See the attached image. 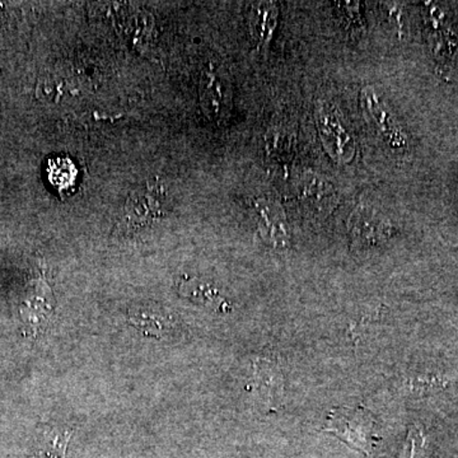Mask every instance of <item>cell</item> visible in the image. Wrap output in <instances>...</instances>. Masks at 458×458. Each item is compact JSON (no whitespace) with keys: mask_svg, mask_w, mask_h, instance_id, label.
Masks as SVG:
<instances>
[{"mask_svg":"<svg viewBox=\"0 0 458 458\" xmlns=\"http://www.w3.org/2000/svg\"><path fill=\"white\" fill-rule=\"evenodd\" d=\"M325 432L333 434L352 450L372 458L377 441L376 421L363 408H337L328 414Z\"/></svg>","mask_w":458,"mask_h":458,"instance_id":"6da1fadb","label":"cell"},{"mask_svg":"<svg viewBox=\"0 0 458 458\" xmlns=\"http://www.w3.org/2000/svg\"><path fill=\"white\" fill-rule=\"evenodd\" d=\"M165 195L161 185H148L137 190L128 199L123 210L120 227L123 232L132 233L156 219L162 218L165 213Z\"/></svg>","mask_w":458,"mask_h":458,"instance_id":"7a4b0ae2","label":"cell"},{"mask_svg":"<svg viewBox=\"0 0 458 458\" xmlns=\"http://www.w3.org/2000/svg\"><path fill=\"white\" fill-rule=\"evenodd\" d=\"M318 131L328 155L340 164H348L355 155L354 140L344 128L339 114L330 105L324 104L318 113Z\"/></svg>","mask_w":458,"mask_h":458,"instance_id":"3957f363","label":"cell"},{"mask_svg":"<svg viewBox=\"0 0 458 458\" xmlns=\"http://www.w3.org/2000/svg\"><path fill=\"white\" fill-rule=\"evenodd\" d=\"M200 101L212 122H222L231 111L232 93L227 77L214 65L207 66L200 78Z\"/></svg>","mask_w":458,"mask_h":458,"instance_id":"277c9868","label":"cell"},{"mask_svg":"<svg viewBox=\"0 0 458 458\" xmlns=\"http://www.w3.org/2000/svg\"><path fill=\"white\" fill-rule=\"evenodd\" d=\"M352 245L357 249H370L385 243L391 236L390 223L378 213L367 208H358L349 219Z\"/></svg>","mask_w":458,"mask_h":458,"instance_id":"5b68a950","label":"cell"},{"mask_svg":"<svg viewBox=\"0 0 458 458\" xmlns=\"http://www.w3.org/2000/svg\"><path fill=\"white\" fill-rule=\"evenodd\" d=\"M361 105L364 113L369 116L372 125H375L377 132L381 135L393 149L403 150L408 147L406 135L401 131L399 123L394 122L388 113L384 102L376 95L375 89H364L361 90Z\"/></svg>","mask_w":458,"mask_h":458,"instance_id":"8992f818","label":"cell"},{"mask_svg":"<svg viewBox=\"0 0 458 458\" xmlns=\"http://www.w3.org/2000/svg\"><path fill=\"white\" fill-rule=\"evenodd\" d=\"M297 189L298 200L312 210L325 213L327 210H333L337 203L335 188L328 181L315 174L303 177Z\"/></svg>","mask_w":458,"mask_h":458,"instance_id":"52a82bcc","label":"cell"},{"mask_svg":"<svg viewBox=\"0 0 458 458\" xmlns=\"http://www.w3.org/2000/svg\"><path fill=\"white\" fill-rule=\"evenodd\" d=\"M259 214V227L262 237L276 247H285L288 243V229L282 208L269 200L256 203Z\"/></svg>","mask_w":458,"mask_h":458,"instance_id":"ba28073f","label":"cell"},{"mask_svg":"<svg viewBox=\"0 0 458 458\" xmlns=\"http://www.w3.org/2000/svg\"><path fill=\"white\" fill-rule=\"evenodd\" d=\"M429 38L437 62L442 68L450 64L454 51L456 49V42L452 38L450 29L443 25V14L437 8L430 9L429 13Z\"/></svg>","mask_w":458,"mask_h":458,"instance_id":"9c48e42d","label":"cell"},{"mask_svg":"<svg viewBox=\"0 0 458 458\" xmlns=\"http://www.w3.org/2000/svg\"><path fill=\"white\" fill-rule=\"evenodd\" d=\"M278 23V7L274 3H259L252 8L250 29L259 47H265L273 38Z\"/></svg>","mask_w":458,"mask_h":458,"instance_id":"30bf717a","label":"cell"},{"mask_svg":"<svg viewBox=\"0 0 458 458\" xmlns=\"http://www.w3.org/2000/svg\"><path fill=\"white\" fill-rule=\"evenodd\" d=\"M129 322L140 328L144 335L164 337L165 331L171 327V318L164 311L140 310L129 312Z\"/></svg>","mask_w":458,"mask_h":458,"instance_id":"8fae6325","label":"cell"},{"mask_svg":"<svg viewBox=\"0 0 458 458\" xmlns=\"http://www.w3.org/2000/svg\"><path fill=\"white\" fill-rule=\"evenodd\" d=\"M180 292L195 303L213 307L218 311H225L227 303L219 298L218 292L212 285L198 279H183L180 282Z\"/></svg>","mask_w":458,"mask_h":458,"instance_id":"7c38bea8","label":"cell"},{"mask_svg":"<svg viewBox=\"0 0 458 458\" xmlns=\"http://www.w3.org/2000/svg\"><path fill=\"white\" fill-rule=\"evenodd\" d=\"M259 386L264 391V396L276 399L282 394V376L276 366L271 364L270 361H261L258 363Z\"/></svg>","mask_w":458,"mask_h":458,"instance_id":"4fadbf2b","label":"cell"},{"mask_svg":"<svg viewBox=\"0 0 458 458\" xmlns=\"http://www.w3.org/2000/svg\"><path fill=\"white\" fill-rule=\"evenodd\" d=\"M59 165L62 170H57L54 165L53 167H51L53 168V174H51V179L62 177V179L59 181V183H57V186H60V188H63V186L65 185H71L72 180H73L75 176V170L73 165H72V162L65 161V159H59Z\"/></svg>","mask_w":458,"mask_h":458,"instance_id":"5bb4252c","label":"cell"}]
</instances>
